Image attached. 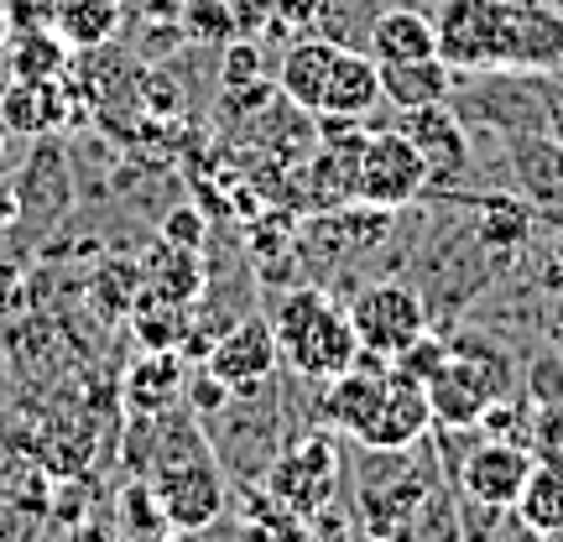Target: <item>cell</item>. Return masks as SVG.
Instances as JSON below:
<instances>
[{
  "instance_id": "1",
  "label": "cell",
  "mask_w": 563,
  "mask_h": 542,
  "mask_svg": "<svg viewBox=\"0 0 563 542\" xmlns=\"http://www.w3.org/2000/svg\"><path fill=\"white\" fill-rule=\"evenodd\" d=\"M152 422H157V449H152L146 485L173 532H199L224 511V469L194 418L162 412Z\"/></svg>"
},
{
  "instance_id": "2",
  "label": "cell",
  "mask_w": 563,
  "mask_h": 542,
  "mask_svg": "<svg viewBox=\"0 0 563 542\" xmlns=\"http://www.w3.org/2000/svg\"><path fill=\"white\" fill-rule=\"evenodd\" d=\"M272 334H277L282 365H292L302 381H319V386L344 376L355 365V355H361L350 308H340L323 287L282 292V302L272 308Z\"/></svg>"
},
{
  "instance_id": "3",
  "label": "cell",
  "mask_w": 563,
  "mask_h": 542,
  "mask_svg": "<svg viewBox=\"0 0 563 542\" xmlns=\"http://www.w3.org/2000/svg\"><path fill=\"white\" fill-rule=\"evenodd\" d=\"M511 386V365L490 350L475 344H449V361L428 376V407L433 422L443 428H481V418L490 412V402H501Z\"/></svg>"
},
{
  "instance_id": "4",
  "label": "cell",
  "mask_w": 563,
  "mask_h": 542,
  "mask_svg": "<svg viewBox=\"0 0 563 542\" xmlns=\"http://www.w3.org/2000/svg\"><path fill=\"white\" fill-rule=\"evenodd\" d=\"M262 490L313 527L323 511H334V490H340V449H334V439L302 433L298 443H287L266 469Z\"/></svg>"
},
{
  "instance_id": "5",
  "label": "cell",
  "mask_w": 563,
  "mask_h": 542,
  "mask_svg": "<svg viewBox=\"0 0 563 542\" xmlns=\"http://www.w3.org/2000/svg\"><path fill=\"white\" fill-rule=\"evenodd\" d=\"M433 32H439V58L449 63L454 74L506 68L511 5H501V0H443Z\"/></svg>"
},
{
  "instance_id": "6",
  "label": "cell",
  "mask_w": 563,
  "mask_h": 542,
  "mask_svg": "<svg viewBox=\"0 0 563 542\" xmlns=\"http://www.w3.org/2000/svg\"><path fill=\"white\" fill-rule=\"evenodd\" d=\"M422 188H428V162L407 141V131H376L361 141V157H355V203L361 209L397 214Z\"/></svg>"
},
{
  "instance_id": "7",
  "label": "cell",
  "mask_w": 563,
  "mask_h": 542,
  "mask_svg": "<svg viewBox=\"0 0 563 542\" xmlns=\"http://www.w3.org/2000/svg\"><path fill=\"white\" fill-rule=\"evenodd\" d=\"M350 323L365 355L397 361L407 344H418L428 334V308L407 281H371L350 298Z\"/></svg>"
},
{
  "instance_id": "8",
  "label": "cell",
  "mask_w": 563,
  "mask_h": 542,
  "mask_svg": "<svg viewBox=\"0 0 563 542\" xmlns=\"http://www.w3.org/2000/svg\"><path fill=\"white\" fill-rule=\"evenodd\" d=\"M203 365L220 376L235 397H251V391H262V386H272V376H277L282 365V350H277V334H272V319H262V313H251V319L230 323L220 340L209 344V355H203Z\"/></svg>"
},
{
  "instance_id": "9",
  "label": "cell",
  "mask_w": 563,
  "mask_h": 542,
  "mask_svg": "<svg viewBox=\"0 0 563 542\" xmlns=\"http://www.w3.org/2000/svg\"><path fill=\"white\" fill-rule=\"evenodd\" d=\"M428 428H433L428 386H418L412 376H402V370H386L382 397H376V407H371L365 428L355 433V443L371 449V454H407Z\"/></svg>"
},
{
  "instance_id": "10",
  "label": "cell",
  "mask_w": 563,
  "mask_h": 542,
  "mask_svg": "<svg viewBox=\"0 0 563 542\" xmlns=\"http://www.w3.org/2000/svg\"><path fill=\"white\" fill-rule=\"evenodd\" d=\"M532 449H522V443H501V439H485L475 454H464L460 464V485L464 496L475 506H485V511H517V501H522V485L527 475H532Z\"/></svg>"
},
{
  "instance_id": "11",
  "label": "cell",
  "mask_w": 563,
  "mask_h": 542,
  "mask_svg": "<svg viewBox=\"0 0 563 542\" xmlns=\"http://www.w3.org/2000/svg\"><path fill=\"white\" fill-rule=\"evenodd\" d=\"M136 266H141V292L146 298L178 302V308H194L203 298V256L188 251V245H173L157 235V245H146L136 256Z\"/></svg>"
},
{
  "instance_id": "12",
  "label": "cell",
  "mask_w": 563,
  "mask_h": 542,
  "mask_svg": "<svg viewBox=\"0 0 563 542\" xmlns=\"http://www.w3.org/2000/svg\"><path fill=\"white\" fill-rule=\"evenodd\" d=\"M382 104V63L355 47H334L329 63V84H323V110L319 115H344V121H365Z\"/></svg>"
},
{
  "instance_id": "13",
  "label": "cell",
  "mask_w": 563,
  "mask_h": 542,
  "mask_svg": "<svg viewBox=\"0 0 563 542\" xmlns=\"http://www.w3.org/2000/svg\"><path fill=\"white\" fill-rule=\"evenodd\" d=\"M402 131H407V141L422 152V162H428V182L433 178H460L464 167H470V141H464V125L449 115V104L407 110Z\"/></svg>"
},
{
  "instance_id": "14",
  "label": "cell",
  "mask_w": 563,
  "mask_h": 542,
  "mask_svg": "<svg viewBox=\"0 0 563 542\" xmlns=\"http://www.w3.org/2000/svg\"><path fill=\"white\" fill-rule=\"evenodd\" d=\"M183 386H188V365L178 350H146L125 370V407L136 418H162L183 402Z\"/></svg>"
},
{
  "instance_id": "15",
  "label": "cell",
  "mask_w": 563,
  "mask_h": 542,
  "mask_svg": "<svg viewBox=\"0 0 563 542\" xmlns=\"http://www.w3.org/2000/svg\"><path fill=\"white\" fill-rule=\"evenodd\" d=\"M506 68H563V16L553 5H511V37H506Z\"/></svg>"
},
{
  "instance_id": "16",
  "label": "cell",
  "mask_w": 563,
  "mask_h": 542,
  "mask_svg": "<svg viewBox=\"0 0 563 542\" xmlns=\"http://www.w3.org/2000/svg\"><path fill=\"white\" fill-rule=\"evenodd\" d=\"M454 89V68L433 53V58H407V63H382V100L397 110H428V104H449Z\"/></svg>"
},
{
  "instance_id": "17",
  "label": "cell",
  "mask_w": 563,
  "mask_h": 542,
  "mask_svg": "<svg viewBox=\"0 0 563 542\" xmlns=\"http://www.w3.org/2000/svg\"><path fill=\"white\" fill-rule=\"evenodd\" d=\"M334 47H340V42H329V37L292 42V47H287V58H282V74H277L282 100H292L298 110L319 115V110H323V84H329V63H334Z\"/></svg>"
},
{
  "instance_id": "18",
  "label": "cell",
  "mask_w": 563,
  "mask_h": 542,
  "mask_svg": "<svg viewBox=\"0 0 563 542\" xmlns=\"http://www.w3.org/2000/svg\"><path fill=\"white\" fill-rule=\"evenodd\" d=\"M365 53L376 63H407V58H433L439 53V32H433V21L422 16V11H386V16L371 21V32H365Z\"/></svg>"
},
{
  "instance_id": "19",
  "label": "cell",
  "mask_w": 563,
  "mask_h": 542,
  "mask_svg": "<svg viewBox=\"0 0 563 542\" xmlns=\"http://www.w3.org/2000/svg\"><path fill=\"white\" fill-rule=\"evenodd\" d=\"M517 522L538 538H563V454H538L517 501Z\"/></svg>"
},
{
  "instance_id": "20",
  "label": "cell",
  "mask_w": 563,
  "mask_h": 542,
  "mask_svg": "<svg viewBox=\"0 0 563 542\" xmlns=\"http://www.w3.org/2000/svg\"><path fill=\"white\" fill-rule=\"evenodd\" d=\"M121 21H125V0H63L53 32L74 53H100L104 42H115Z\"/></svg>"
},
{
  "instance_id": "21",
  "label": "cell",
  "mask_w": 563,
  "mask_h": 542,
  "mask_svg": "<svg viewBox=\"0 0 563 542\" xmlns=\"http://www.w3.org/2000/svg\"><path fill=\"white\" fill-rule=\"evenodd\" d=\"M0 121L5 131H21V136H42L63 121V104H58V84H26L11 79L5 95H0Z\"/></svg>"
},
{
  "instance_id": "22",
  "label": "cell",
  "mask_w": 563,
  "mask_h": 542,
  "mask_svg": "<svg viewBox=\"0 0 563 542\" xmlns=\"http://www.w3.org/2000/svg\"><path fill=\"white\" fill-rule=\"evenodd\" d=\"M68 42L58 32H11V47H5V68L11 79L26 84H58L63 68H68Z\"/></svg>"
},
{
  "instance_id": "23",
  "label": "cell",
  "mask_w": 563,
  "mask_h": 542,
  "mask_svg": "<svg viewBox=\"0 0 563 542\" xmlns=\"http://www.w3.org/2000/svg\"><path fill=\"white\" fill-rule=\"evenodd\" d=\"M131 329H136L141 350H183L188 334H194V308H178V302L146 298L131 308Z\"/></svg>"
},
{
  "instance_id": "24",
  "label": "cell",
  "mask_w": 563,
  "mask_h": 542,
  "mask_svg": "<svg viewBox=\"0 0 563 542\" xmlns=\"http://www.w3.org/2000/svg\"><path fill=\"white\" fill-rule=\"evenodd\" d=\"M235 542H313V527L302 522L298 511H287L282 501H272L266 490H256V496L245 501Z\"/></svg>"
},
{
  "instance_id": "25",
  "label": "cell",
  "mask_w": 563,
  "mask_h": 542,
  "mask_svg": "<svg viewBox=\"0 0 563 542\" xmlns=\"http://www.w3.org/2000/svg\"><path fill=\"white\" fill-rule=\"evenodd\" d=\"M89 302L100 319H131L141 302V266L136 262H104L89 281Z\"/></svg>"
},
{
  "instance_id": "26",
  "label": "cell",
  "mask_w": 563,
  "mask_h": 542,
  "mask_svg": "<svg viewBox=\"0 0 563 542\" xmlns=\"http://www.w3.org/2000/svg\"><path fill=\"white\" fill-rule=\"evenodd\" d=\"M162 532H167V517H162L152 485L146 480L131 485V490L121 496V538L125 542H157Z\"/></svg>"
},
{
  "instance_id": "27",
  "label": "cell",
  "mask_w": 563,
  "mask_h": 542,
  "mask_svg": "<svg viewBox=\"0 0 563 542\" xmlns=\"http://www.w3.org/2000/svg\"><path fill=\"white\" fill-rule=\"evenodd\" d=\"M183 402H188V412L199 422H209V418H220L224 407L235 402V391L203 365V370H188V386H183Z\"/></svg>"
},
{
  "instance_id": "28",
  "label": "cell",
  "mask_w": 563,
  "mask_h": 542,
  "mask_svg": "<svg viewBox=\"0 0 563 542\" xmlns=\"http://www.w3.org/2000/svg\"><path fill=\"white\" fill-rule=\"evenodd\" d=\"M63 0H0V16L11 32H53Z\"/></svg>"
},
{
  "instance_id": "29",
  "label": "cell",
  "mask_w": 563,
  "mask_h": 542,
  "mask_svg": "<svg viewBox=\"0 0 563 542\" xmlns=\"http://www.w3.org/2000/svg\"><path fill=\"white\" fill-rule=\"evenodd\" d=\"M203 235H209V224L194 203H178V209H167V220H162V241L173 245H188V251H203Z\"/></svg>"
},
{
  "instance_id": "30",
  "label": "cell",
  "mask_w": 563,
  "mask_h": 542,
  "mask_svg": "<svg viewBox=\"0 0 563 542\" xmlns=\"http://www.w3.org/2000/svg\"><path fill=\"white\" fill-rule=\"evenodd\" d=\"M256 74H262V47H256V42L230 37V53H224V84L241 89V84H256Z\"/></svg>"
},
{
  "instance_id": "31",
  "label": "cell",
  "mask_w": 563,
  "mask_h": 542,
  "mask_svg": "<svg viewBox=\"0 0 563 542\" xmlns=\"http://www.w3.org/2000/svg\"><path fill=\"white\" fill-rule=\"evenodd\" d=\"M188 32H199V37H209V32H220V42H230V32H235V21L224 16L220 0H199L194 11H188Z\"/></svg>"
},
{
  "instance_id": "32",
  "label": "cell",
  "mask_w": 563,
  "mask_h": 542,
  "mask_svg": "<svg viewBox=\"0 0 563 542\" xmlns=\"http://www.w3.org/2000/svg\"><path fill=\"white\" fill-rule=\"evenodd\" d=\"M53 542H121V532H110L104 522H79V527H68V532H58Z\"/></svg>"
},
{
  "instance_id": "33",
  "label": "cell",
  "mask_w": 563,
  "mask_h": 542,
  "mask_svg": "<svg viewBox=\"0 0 563 542\" xmlns=\"http://www.w3.org/2000/svg\"><path fill=\"white\" fill-rule=\"evenodd\" d=\"M11 292H21V277H16V266L11 262H0V308H11Z\"/></svg>"
},
{
  "instance_id": "34",
  "label": "cell",
  "mask_w": 563,
  "mask_h": 542,
  "mask_svg": "<svg viewBox=\"0 0 563 542\" xmlns=\"http://www.w3.org/2000/svg\"><path fill=\"white\" fill-rule=\"evenodd\" d=\"M501 5H517V11H527V5H553V0H501Z\"/></svg>"
},
{
  "instance_id": "35",
  "label": "cell",
  "mask_w": 563,
  "mask_h": 542,
  "mask_svg": "<svg viewBox=\"0 0 563 542\" xmlns=\"http://www.w3.org/2000/svg\"><path fill=\"white\" fill-rule=\"evenodd\" d=\"M0 152H5V121H0Z\"/></svg>"
}]
</instances>
